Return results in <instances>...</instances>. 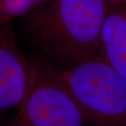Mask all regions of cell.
Masks as SVG:
<instances>
[{
    "mask_svg": "<svg viewBox=\"0 0 126 126\" xmlns=\"http://www.w3.org/2000/svg\"><path fill=\"white\" fill-rule=\"evenodd\" d=\"M90 126H126V79L99 55L56 66Z\"/></svg>",
    "mask_w": 126,
    "mask_h": 126,
    "instance_id": "cell-2",
    "label": "cell"
},
{
    "mask_svg": "<svg viewBox=\"0 0 126 126\" xmlns=\"http://www.w3.org/2000/svg\"><path fill=\"white\" fill-rule=\"evenodd\" d=\"M32 89L17 109L26 126H87L76 102L57 75L53 65L37 62Z\"/></svg>",
    "mask_w": 126,
    "mask_h": 126,
    "instance_id": "cell-3",
    "label": "cell"
},
{
    "mask_svg": "<svg viewBox=\"0 0 126 126\" xmlns=\"http://www.w3.org/2000/svg\"><path fill=\"white\" fill-rule=\"evenodd\" d=\"M47 0H0V24L12 22L18 16H27Z\"/></svg>",
    "mask_w": 126,
    "mask_h": 126,
    "instance_id": "cell-6",
    "label": "cell"
},
{
    "mask_svg": "<svg viewBox=\"0 0 126 126\" xmlns=\"http://www.w3.org/2000/svg\"><path fill=\"white\" fill-rule=\"evenodd\" d=\"M97 52L126 79V5L107 3Z\"/></svg>",
    "mask_w": 126,
    "mask_h": 126,
    "instance_id": "cell-5",
    "label": "cell"
},
{
    "mask_svg": "<svg viewBox=\"0 0 126 126\" xmlns=\"http://www.w3.org/2000/svg\"><path fill=\"white\" fill-rule=\"evenodd\" d=\"M109 1H112V2H121V1H124V0H109Z\"/></svg>",
    "mask_w": 126,
    "mask_h": 126,
    "instance_id": "cell-8",
    "label": "cell"
},
{
    "mask_svg": "<svg viewBox=\"0 0 126 126\" xmlns=\"http://www.w3.org/2000/svg\"><path fill=\"white\" fill-rule=\"evenodd\" d=\"M107 0H47L27 15L34 47L61 66L98 55Z\"/></svg>",
    "mask_w": 126,
    "mask_h": 126,
    "instance_id": "cell-1",
    "label": "cell"
},
{
    "mask_svg": "<svg viewBox=\"0 0 126 126\" xmlns=\"http://www.w3.org/2000/svg\"><path fill=\"white\" fill-rule=\"evenodd\" d=\"M0 126H26V125H25V123L23 121V120H22L21 116L20 115L18 112H16V114L15 115L14 117H12L9 120H7L6 122L0 124Z\"/></svg>",
    "mask_w": 126,
    "mask_h": 126,
    "instance_id": "cell-7",
    "label": "cell"
},
{
    "mask_svg": "<svg viewBox=\"0 0 126 126\" xmlns=\"http://www.w3.org/2000/svg\"><path fill=\"white\" fill-rule=\"evenodd\" d=\"M37 62L26 58L17 45L11 22L0 24V116L17 109L32 89Z\"/></svg>",
    "mask_w": 126,
    "mask_h": 126,
    "instance_id": "cell-4",
    "label": "cell"
}]
</instances>
